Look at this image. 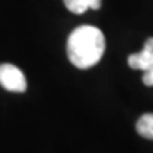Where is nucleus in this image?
I'll return each instance as SVG.
<instances>
[{
	"mask_svg": "<svg viewBox=\"0 0 153 153\" xmlns=\"http://www.w3.org/2000/svg\"><path fill=\"white\" fill-rule=\"evenodd\" d=\"M136 132L145 139L153 140V114H145L137 119Z\"/></svg>",
	"mask_w": 153,
	"mask_h": 153,
	"instance_id": "obj_5",
	"label": "nucleus"
},
{
	"mask_svg": "<svg viewBox=\"0 0 153 153\" xmlns=\"http://www.w3.org/2000/svg\"><path fill=\"white\" fill-rule=\"evenodd\" d=\"M64 4L74 14H84L88 9H101L102 0H64Z\"/></svg>",
	"mask_w": 153,
	"mask_h": 153,
	"instance_id": "obj_4",
	"label": "nucleus"
},
{
	"mask_svg": "<svg viewBox=\"0 0 153 153\" xmlns=\"http://www.w3.org/2000/svg\"><path fill=\"white\" fill-rule=\"evenodd\" d=\"M128 64L133 70L148 71L153 68V37H149L143 45V50L128 57Z\"/></svg>",
	"mask_w": 153,
	"mask_h": 153,
	"instance_id": "obj_3",
	"label": "nucleus"
},
{
	"mask_svg": "<svg viewBox=\"0 0 153 153\" xmlns=\"http://www.w3.org/2000/svg\"><path fill=\"white\" fill-rule=\"evenodd\" d=\"M143 72H145L142 76L143 84H145L146 87H153V68H150L148 71H143Z\"/></svg>",
	"mask_w": 153,
	"mask_h": 153,
	"instance_id": "obj_6",
	"label": "nucleus"
},
{
	"mask_svg": "<svg viewBox=\"0 0 153 153\" xmlns=\"http://www.w3.org/2000/svg\"><path fill=\"white\" fill-rule=\"evenodd\" d=\"M0 85L10 92L22 94L27 89V81L23 71L13 64H0Z\"/></svg>",
	"mask_w": 153,
	"mask_h": 153,
	"instance_id": "obj_2",
	"label": "nucleus"
},
{
	"mask_svg": "<svg viewBox=\"0 0 153 153\" xmlns=\"http://www.w3.org/2000/svg\"><path fill=\"white\" fill-rule=\"evenodd\" d=\"M105 36L94 26L76 27L67 40V55L72 65L88 70L97 65L105 53Z\"/></svg>",
	"mask_w": 153,
	"mask_h": 153,
	"instance_id": "obj_1",
	"label": "nucleus"
}]
</instances>
